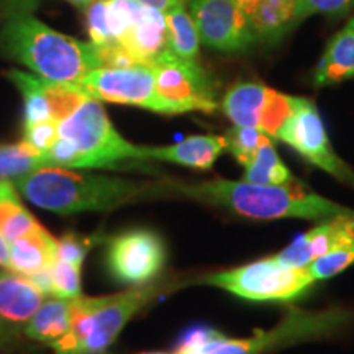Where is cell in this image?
<instances>
[{
  "instance_id": "obj_3",
  "label": "cell",
  "mask_w": 354,
  "mask_h": 354,
  "mask_svg": "<svg viewBox=\"0 0 354 354\" xmlns=\"http://www.w3.org/2000/svg\"><path fill=\"white\" fill-rule=\"evenodd\" d=\"M13 184L26 201L57 215L107 212L154 189L122 177L82 174L63 167H43L17 177Z\"/></svg>"
},
{
  "instance_id": "obj_38",
  "label": "cell",
  "mask_w": 354,
  "mask_h": 354,
  "mask_svg": "<svg viewBox=\"0 0 354 354\" xmlns=\"http://www.w3.org/2000/svg\"><path fill=\"white\" fill-rule=\"evenodd\" d=\"M66 2H69L71 6H74V7H77V8H81V10H84V8H86L88 3L92 2V0H66Z\"/></svg>"
},
{
  "instance_id": "obj_9",
  "label": "cell",
  "mask_w": 354,
  "mask_h": 354,
  "mask_svg": "<svg viewBox=\"0 0 354 354\" xmlns=\"http://www.w3.org/2000/svg\"><path fill=\"white\" fill-rule=\"evenodd\" d=\"M276 138L289 145L318 169L354 187V171L335 153L325 123L312 100L295 97L294 110Z\"/></svg>"
},
{
  "instance_id": "obj_30",
  "label": "cell",
  "mask_w": 354,
  "mask_h": 354,
  "mask_svg": "<svg viewBox=\"0 0 354 354\" xmlns=\"http://www.w3.org/2000/svg\"><path fill=\"white\" fill-rule=\"evenodd\" d=\"M354 0H297L295 19L302 21L312 15L338 17L351 10Z\"/></svg>"
},
{
  "instance_id": "obj_37",
  "label": "cell",
  "mask_w": 354,
  "mask_h": 354,
  "mask_svg": "<svg viewBox=\"0 0 354 354\" xmlns=\"http://www.w3.org/2000/svg\"><path fill=\"white\" fill-rule=\"evenodd\" d=\"M232 2L236 3V6H240L243 10H245L248 15H250L256 3H258V0H232Z\"/></svg>"
},
{
  "instance_id": "obj_7",
  "label": "cell",
  "mask_w": 354,
  "mask_h": 354,
  "mask_svg": "<svg viewBox=\"0 0 354 354\" xmlns=\"http://www.w3.org/2000/svg\"><path fill=\"white\" fill-rule=\"evenodd\" d=\"M198 282L218 287L246 300L286 302L304 295L317 281L308 266H287L277 261L276 256H271L240 268L210 274Z\"/></svg>"
},
{
  "instance_id": "obj_5",
  "label": "cell",
  "mask_w": 354,
  "mask_h": 354,
  "mask_svg": "<svg viewBox=\"0 0 354 354\" xmlns=\"http://www.w3.org/2000/svg\"><path fill=\"white\" fill-rule=\"evenodd\" d=\"M167 290L169 287L148 282L105 297L74 299V315L69 331L50 346L55 354L104 353L136 313Z\"/></svg>"
},
{
  "instance_id": "obj_4",
  "label": "cell",
  "mask_w": 354,
  "mask_h": 354,
  "mask_svg": "<svg viewBox=\"0 0 354 354\" xmlns=\"http://www.w3.org/2000/svg\"><path fill=\"white\" fill-rule=\"evenodd\" d=\"M353 320V312L342 307L302 310L290 307L286 317L269 330H259L250 338H230L218 330L189 331L172 354H269L312 339L328 338Z\"/></svg>"
},
{
  "instance_id": "obj_33",
  "label": "cell",
  "mask_w": 354,
  "mask_h": 354,
  "mask_svg": "<svg viewBox=\"0 0 354 354\" xmlns=\"http://www.w3.org/2000/svg\"><path fill=\"white\" fill-rule=\"evenodd\" d=\"M138 2L146 7L154 8V10L166 13L174 7H187L190 0H138Z\"/></svg>"
},
{
  "instance_id": "obj_11",
  "label": "cell",
  "mask_w": 354,
  "mask_h": 354,
  "mask_svg": "<svg viewBox=\"0 0 354 354\" xmlns=\"http://www.w3.org/2000/svg\"><path fill=\"white\" fill-rule=\"evenodd\" d=\"M295 97L259 82H238L228 88L221 110L234 127H250L276 138L294 110Z\"/></svg>"
},
{
  "instance_id": "obj_18",
  "label": "cell",
  "mask_w": 354,
  "mask_h": 354,
  "mask_svg": "<svg viewBox=\"0 0 354 354\" xmlns=\"http://www.w3.org/2000/svg\"><path fill=\"white\" fill-rule=\"evenodd\" d=\"M354 77V19L331 38L313 76L317 87L331 86Z\"/></svg>"
},
{
  "instance_id": "obj_17",
  "label": "cell",
  "mask_w": 354,
  "mask_h": 354,
  "mask_svg": "<svg viewBox=\"0 0 354 354\" xmlns=\"http://www.w3.org/2000/svg\"><path fill=\"white\" fill-rule=\"evenodd\" d=\"M59 241L43 227L10 241V271L25 277L50 269L57 259Z\"/></svg>"
},
{
  "instance_id": "obj_20",
  "label": "cell",
  "mask_w": 354,
  "mask_h": 354,
  "mask_svg": "<svg viewBox=\"0 0 354 354\" xmlns=\"http://www.w3.org/2000/svg\"><path fill=\"white\" fill-rule=\"evenodd\" d=\"M295 8L297 0H258L248 17L259 39L277 41L299 24Z\"/></svg>"
},
{
  "instance_id": "obj_14",
  "label": "cell",
  "mask_w": 354,
  "mask_h": 354,
  "mask_svg": "<svg viewBox=\"0 0 354 354\" xmlns=\"http://www.w3.org/2000/svg\"><path fill=\"white\" fill-rule=\"evenodd\" d=\"M354 241V212L323 220L318 227L295 238L289 246L276 254V259L287 266L305 268L331 251Z\"/></svg>"
},
{
  "instance_id": "obj_16",
  "label": "cell",
  "mask_w": 354,
  "mask_h": 354,
  "mask_svg": "<svg viewBox=\"0 0 354 354\" xmlns=\"http://www.w3.org/2000/svg\"><path fill=\"white\" fill-rule=\"evenodd\" d=\"M46 300L32 279L6 269L0 272V320L6 325H26Z\"/></svg>"
},
{
  "instance_id": "obj_36",
  "label": "cell",
  "mask_w": 354,
  "mask_h": 354,
  "mask_svg": "<svg viewBox=\"0 0 354 354\" xmlns=\"http://www.w3.org/2000/svg\"><path fill=\"white\" fill-rule=\"evenodd\" d=\"M12 336H10V330H8V326L0 320V346H3V344L10 343Z\"/></svg>"
},
{
  "instance_id": "obj_23",
  "label": "cell",
  "mask_w": 354,
  "mask_h": 354,
  "mask_svg": "<svg viewBox=\"0 0 354 354\" xmlns=\"http://www.w3.org/2000/svg\"><path fill=\"white\" fill-rule=\"evenodd\" d=\"M245 177L243 179L256 184L268 185H286L295 183L289 167L284 165L274 148L272 140L266 141L261 148L243 165Z\"/></svg>"
},
{
  "instance_id": "obj_10",
  "label": "cell",
  "mask_w": 354,
  "mask_h": 354,
  "mask_svg": "<svg viewBox=\"0 0 354 354\" xmlns=\"http://www.w3.org/2000/svg\"><path fill=\"white\" fill-rule=\"evenodd\" d=\"M77 86L87 97L99 102L133 105L161 113L153 66H102L86 74Z\"/></svg>"
},
{
  "instance_id": "obj_34",
  "label": "cell",
  "mask_w": 354,
  "mask_h": 354,
  "mask_svg": "<svg viewBox=\"0 0 354 354\" xmlns=\"http://www.w3.org/2000/svg\"><path fill=\"white\" fill-rule=\"evenodd\" d=\"M7 2V10L8 15H13V13H32L33 8L37 7L38 0H6Z\"/></svg>"
},
{
  "instance_id": "obj_1",
  "label": "cell",
  "mask_w": 354,
  "mask_h": 354,
  "mask_svg": "<svg viewBox=\"0 0 354 354\" xmlns=\"http://www.w3.org/2000/svg\"><path fill=\"white\" fill-rule=\"evenodd\" d=\"M158 187L256 220L302 218L323 221L353 212L312 192L297 180L286 185H268L245 179H212L197 184H158Z\"/></svg>"
},
{
  "instance_id": "obj_13",
  "label": "cell",
  "mask_w": 354,
  "mask_h": 354,
  "mask_svg": "<svg viewBox=\"0 0 354 354\" xmlns=\"http://www.w3.org/2000/svg\"><path fill=\"white\" fill-rule=\"evenodd\" d=\"M165 263V243L151 230H130L109 243L107 268L122 284H148L161 272Z\"/></svg>"
},
{
  "instance_id": "obj_25",
  "label": "cell",
  "mask_w": 354,
  "mask_h": 354,
  "mask_svg": "<svg viewBox=\"0 0 354 354\" xmlns=\"http://www.w3.org/2000/svg\"><path fill=\"white\" fill-rule=\"evenodd\" d=\"M145 7L138 0H107V20L113 44L120 41L128 30L140 20Z\"/></svg>"
},
{
  "instance_id": "obj_19",
  "label": "cell",
  "mask_w": 354,
  "mask_h": 354,
  "mask_svg": "<svg viewBox=\"0 0 354 354\" xmlns=\"http://www.w3.org/2000/svg\"><path fill=\"white\" fill-rule=\"evenodd\" d=\"M74 300V299H73ZM73 300L51 297L41 304L24 326L25 335L35 342L51 344L63 338L71 328L74 315Z\"/></svg>"
},
{
  "instance_id": "obj_29",
  "label": "cell",
  "mask_w": 354,
  "mask_h": 354,
  "mask_svg": "<svg viewBox=\"0 0 354 354\" xmlns=\"http://www.w3.org/2000/svg\"><path fill=\"white\" fill-rule=\"evenodd\" d=\"M351 264H354V241L313 261L308 264V269L315 281H325L348 269Z\"/></svg>"
},
{
  "instance_id": "obj_27",
  "label": "cell",
  "mask_w": 354,
  "mask_h": 354,
  "mask_svg": "<svg viewBox=\"0 0 354 354\" xmlns=\"http://www.w3.org/2000/svg\"><path fill=\"white\" fill-rule=\"evenodd\" d=\"M81 269L77 266L56 259L50 268L51 295L57 299L73 300L82 297Z\"/></svg>"
},
{
  "instance_id": "obj_31",
  "label": "cell",
  "mask_w": 354,
  "mask_h": 354,
  "mask_svg": "<svg viewBox=\"0 0 354 354\" xmlns=\"http://www.w3.org/2000/svg\"><path fill=\"white\" fill-rule=\"evenodd\" d=\"M57 125L56 122H39V123H25L24 141L33 146L39 153L48 151L53 143L57 140Z\"/></svg>"
},
{
  "instance_id": "obj_8",
  "label": "cell",
  "mask_w": 354,
  "mask_h": 354,
  "mask_svg": "<svg viewBox=\"0 0 354 354\" xmlns=\"http://www.w3.org/2000/svg\"><path fill=\"white\" fill-rule=\"evenodd\" d=\"M153 68L161 113H210L218 107L212 79L197 61H184L169 55Z\"/></svg>"
},
{
  "instance_id": "obj_28",
  "label": "cell",
  "mask_w": 354,
  "mask_h": 354,
  "mask_svg": "<svg viewBox=\"0 0 354 354\" xmlns=\"http://www.w3.org/2000/svg\"><path fill=\"white\" fill-rule=\"evenodd\" d=\"M84 15H86V26L91 43L95 48L112 46L113 39L107 20V0H92L84 8Z\"/></svg>"
},
{
  "instance_id": "obj_24",
  "label": "cell",
  "mask_w": 354,
  "mask_h": 354,
  "mask_svg": "<svg viewBox=\"0 0 354 354\" xmlns=\"http://www.w3.org/2000/svg\"><path fill=\"white\" fill-rule=\"evenodd\" d=\"M46 167L43 153L25 141L0 146V179H17L30 172Z\"/></svg>"
},
{
  "instance_id": "obj_2",
  "label": "cell",
  "mask_w": 354,
  "mask_h": 354,
  "mask_svg": "<svg viewBox=\"0 0 354 354\" xmlns=\"http://www.w3.org/2000/svg\"><path fill=\"white\" fill-rule=\"evenodd\" d=\"M0 39L12 59L46 81L77 86L86 74L102 68L94 44L56 32L32 13L8 15Z\"/></svg>"
},
{
  "instance_id": "obj_26",
  "label": "cell",
  "mask_w": 354,
  "mask_h": 354,
  "mask_svg": "<svg viewBox=\"0 0 354 354\" xmlns=\"http://www.w3.org/2000/svg\"><path fill=\"white\" fill-rule=\"evenodd\" d=\"M227 140V151L236 158V161L243 166L266 141L271 140L268 133L250 127H233L225 135Z\"/></svg>"
},
{
  "instance_id": "obj_12",
  "label": "cell",
  "mask_w": 354,
  "mask_h": 354,
  "mask_svg": "<svg viewBox=\"0 0 354 354\" xmlns=\"http://www.w3.org/2000/svg\"><path fill=\"white\" fill-rule=\"evenodd\" d=\"M189 7L201 43L212 50L236 55L259 39L248 13L232 0H190Z\"/></svg>"
},
{
  "instance_id": "obj_39",
  "label": "cell",
  "mask_w": 354,
  "mask_h": 354,
  "mask_svg": "<svg viewBox=\"0 0 354 354\" xmlns=\"http://www.w3.org/2000/svg\"><path fill=\"white\" fill-rule=\"evenodd\" d=\"M141 354H172V353H162V351H151V353H141Z\"/></svg>"
},
{
  "instance_id": "obj_21",
  "label": "cell",
  "mask_w": 354,
  "mask_h": 354,
  "mask_svg": "<svg viewBox=\"0 0 354 354\" xmlns=\"http://www.w3.org/2000/svg\"><path fill=\"white\" fill-rule=\"evenodd\" d=\"M41 225L25 209L12 179H0V236L13 241Z\"/></svg>"
},
{
  "instance_id": "obj_32",
  "label": "cell",
  "mask_w": 354,
  "mask_h": 354,
  "mask_svg": "<svg viewBox=\"0 0 354 354\" xmlns=\"http://www.w3.org/2000/svg\"><path fill=\"white\" fill-rule=\"evenodd\" d=\"M57 241H59V245H57V259L82 268L91 241L79 238L76 234H66Z\"/></svg>"
},
{
  "instance_id": "obj_6",
  "label": "cell",
  "mask_w": 354,
  "mask_h": 354,
  "mask_svg": "<svg viewBox=\"0 0 354 354\" xmlns=\"http://www.w3.org/2000/svg\"><path fill=\"white\" fill-rule=\"evenodd\" d=\"M57 136L76 151V169H115L122 162L140 161V146L115 130L102 102L88 99L57 125Z\"/></svg>"
},
{
  "instance_id": "obj_22",
  "label": "cell",
  "mask_w": 354,
  "mask_h": 354,
  "mask_svg": "<svg viewBox=\"0 0 354 354\" xmlns=\"http://www.w3.org/2000/svg\"><path fill=\"white\" fill-rule=\"evenodd\" d=\"M165 19L171 55L184 61H197L201 37L187 7L171 8L165 13Z\"/></svg>"
},
{
  "instance_id": "obj_15",
  "label": "cell",
  "mask_w": 354,
  "mask_h": 354,
  "mask_svg": "<svg viewBox=\"0 0 354 354\" xmlns=\"http://www.w3.org/2000/svg\"><path fill=\"white\" fill-rule=\"evenodd\" d=\"M227 151V140L218 135H194L169 146H140V161H166L209 171Z\"/></svg>"
},
{
  "instance_id": "obj_35",
  "label": "cell",
  "mask_w": 354,
  "mask_h": 354,
  "mask_svg": "<svg viewBox=\"0 0 354 354\" xmlns=\"http://www.w3.org/2000/svg\"><path fill=\"white\" fill-rule=\"evenodd\" d=\"M0 268L10 269V241L0 236Z\"/></svg>"
}]
</instances>
